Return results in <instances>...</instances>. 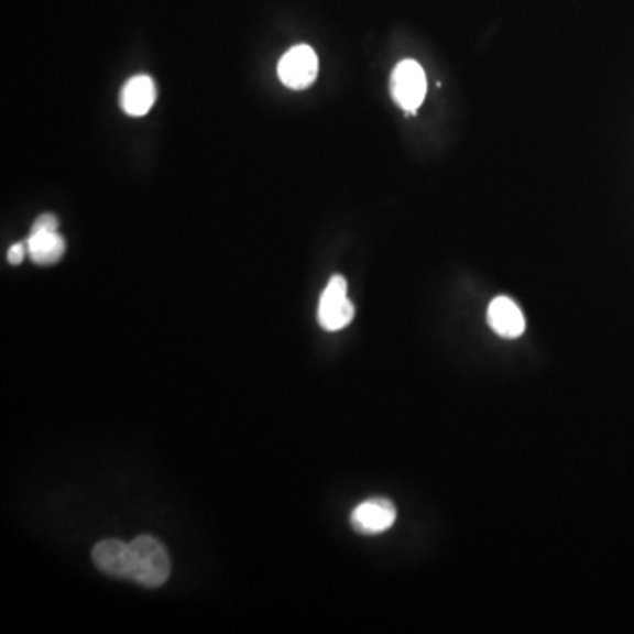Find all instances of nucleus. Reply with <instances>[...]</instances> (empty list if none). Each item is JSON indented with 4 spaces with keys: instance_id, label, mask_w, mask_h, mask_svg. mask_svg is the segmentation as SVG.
<instances>
[{
    "instance_id": "20e7f679",
    "label": "nucleus",
    "mask_w": 634,
    "mask_h": 634,
    "mask_svg": "<svg viewBox=\"0 0 634 634\" xmlns=\"http://www.w3.org/2000/svg\"><path fill=\"white\" fill-rule=\"evenodd\" d=\"M319 73V61L316 52L308 44H296L284 53L277 66L282 84L293 90H304L316 81Z\"/></svg>"
},
{
    "instance_id": "6e6552de",
    "label": "nucleus",
    "mask_w": 634,
    "mask_h": 634,
    "mask_svg": "<svg viewBox=\"0 0 634 634\" xmlns=\"http://www.w3.org/2000/svg\"><path fill=\"white\" fill-rule=\"evenodd\" d=\"M154 79L146 75L132 76L128 84L123 85L120 94V105L125 113L131 117H143L152 110L155 102Z\"/></svg>"
},
{
    "instance_id": "7ed1b4c3",
    "label": "nucleus",
    "mask_w": 634,
    "mask_h": 634,
    "mask_svg": "<svg viewBox=\"0 0 634 634\" xmlns=\"http://www.w3.org/2000/svg\"><path fill=\"white\" fill-rule=\"evenodd\" d=\"M392 96L402 110L416 113L427 96V76L418 62L402 61L392 75Z\"/></svg>"
},
{
    "instance_id": "0eeeda50",
    "label": "nucleus",
    "mask_w": 634,
    "mask_h": 634,
    "mask_svg": "<svg viewBox=\"0 0 634 634\" xmlns=\"http://www.w3.org/2000/svg\"><path fill=\"white\" fill-rule=\"evenodd\" d=\"M94 564L108 577L129 578V543L120 539H105L97 543L92 550Z\"/></svg>"
},
{
    "instance_id": "f257e3e1",
    "label": "nucleus",
    "mask_w": 634,
    "mask_h": 634,
    "mask_svg": "<svg viewBox=\"0 0 634 634\" xmlns=\"http://www.w3.org/2000/svg\"><path fill=\"white\" fill-rule=\"evenodd\" d=\"M172 572L170 555L163 543L152 536H140L129 543V578L138 586L155 589L166 583Z\"/></svg>"
},
{
    "instance_id": "9d476101",
    "label": "nucleus",
    "mask_w": 634,
    "mask_h": 634,
    "mask_svg": "<svg viewBox=\"0 0 634 634\" xmlns=\"http://www.w3.org/2000/svg\"><path fill=\"white\" fill-rule=\"evenodd\" d=\"M58 220L52 214H43V216L35 219L34 225H32L31 233L34 231H57Z\"/></svg>"
},
{
    "instance_id": "9b49d317",
    "label": "nucleus",
    "mask_w": 634,
    "mask_h": 634,
    "mask_svg": "<svg viewBox=\"0 0 634 634\" xmlns=\"http://www.w3.org/2000/svg\"><path fill=\"white\" fill-rule=\"evenodd\" d=\"M25 252H29V249H26V242L14 243V245L11 247V249H9L8 252L9 263L11 264L22 263L23 258H25Z\"/></svg>"
},
{
    "instance_id": "1a4fd4ad",
    "label": "nucleus",
    "mask_w": 634,
    "mask_h": 634,
    "mask_svg": "<svg viewBox=\"0 0 634 634\" xmlns=\"http://www.w3.org/2000/svg\"><path fill=\"white\" fill-rule=\"evenodd\" d=\"M26 249L37 264H55L66 252V242L58 231H34L26 238Z\"/></svg>"
},
{
    "instance_id": "f03ea898",
    "label": "nucleus",
    "mask_w": 634,
    "mask_h": 634,
    "mask_svg": "<svg viewBox=\"0 0 634 634\" xmlns=\"http://www.w3.org/2000/svg\"><path fill=\"white\" fill-rule=\"evenodd\" d=\"M354 317V305L348 298V281L342 275H334L323 291L317 321L326 331H339Z\"/></svg>"
},
{
    "instance_id": "423d86ee",
    "label": "nucleus",
    "mask_w": 634,
    "mask_h": 634,
    "mask_svg": "<svg viewBox=\"0 0 634 634\" xmlns=\"http://www.w3.org/2000/svg\"><path fill=\"white\" fill-rule=\"evenodd\" d=\"M489 325L502 339H518L525 331V317L507 296H498L489 305Z\"/></svg>"
},
{
    "instance_id": "39448f33",
    "label": "nucleus",
    "mask_w": 634,
    "mask_h": 634,
    "mask_svg": "<svg viewBox=\"0 0 634 634\" xmlns=\"http://www.w3.org/2000/svg\"><path fill=\"white\" fill-rule=\"evenodd\" d=\"M396 510L392 502L386 499H370L354 507L351 515V524L360 534H381L395 524Z\"/></svg>"
}]
</instances>
